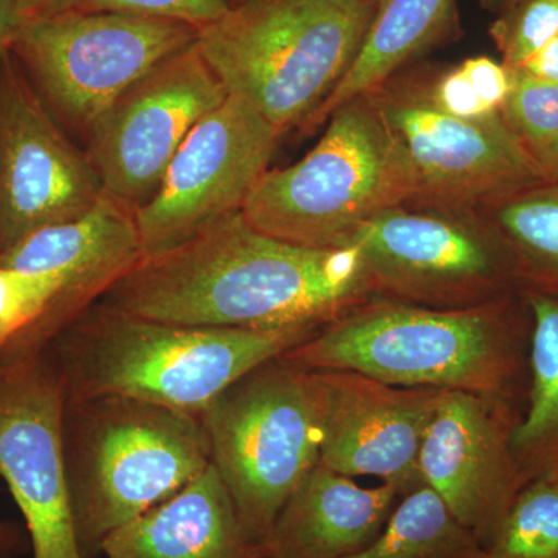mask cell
I'll list each match as a JSON object with an SVG mask.
<instances>
[{
	"label": "cell",
	"instance_id": "cell-1",
	"mask_svg": "<svg viewBox=\"0 0 558 558\" xmlns=\"http://www.w3.org/2000/svg\"><path fill=\"white\" fill-rule=\"evenodd\" d=\"M376 299L359 250L267 236L242 213L178 247L146 256L97 303L186 326H326Z\"/></svg>",
	"mask_w": 558,
	"mask_h": 558
},
{
	"label": "cell",
	"instance_id": "cell-2",
	"mask_svg": "<svg viewBox=\"0 0 558 558\" xmlns=\"http://www.w3.org/2000/svg\"><path fill=\"white\" fill-rule=\"evenodd\" d=\"M532 318L521 290L469 310L374 299L282 354L314 371H354L405 388L517 400L526 395Z\"/></svg>",
	"mask_w": 558,
	"mask_h": 558
},
{
	"label": "cell",
	"instance_id": "cell-3",
	"mask_svg": "<svg viewBox=\"0 0 558 558\" xmlns=\"http://www.w3.org/2000/svg\"><path fill=\"white\" fill-rule=\"evenodd\" d=\"M322 328H204L95 303L43 352L57 369L65 400L123 396L201 416L234 381Z\"/></svg>",
	"mask_w": 558,
	"mask_h": 558
},
{
	"label": "cell",
	"instance_id": "cell-4",
	"mask_svg": "<svg viewBox=\"0 0 558 558\" xmlns=\"http://www.w3.org/2000/svg\"><path fill=\"white\" fill-rule=\"evenodd\" d=\"M64 451L84 556L211 465L201 416L123 396L65 400Z\"/></svg>",
	"mask_w": 558,
	"mask_h": 558
},
{
	"label": "cell",
	"instance_id": "cell-5",
	"mask_svg": "<svg viewBox=\"0 0 558 558\" xmlns=\"http://www.w3.org/2000/svg\"><path fill=\"white\" fill-rule=\"evenodd\" d=\"M377 0H245L201 28L227 94L284 134L306 124L357 57Z\"/></svg>",
	"mask_w": 558,
	"mask_h": 558
},
{
	"label": "cell",
	"instance_id": "cell-6",
	"mask_svg": "<svg viewBox=\"0 0 558 558\" xmlns=\"http://www.w3.org/2000/svg\"><path fill=\"white\" fill-rule=\"evenodd\" d=\"M296 163L267 170L241 213L253 229L290 244L344 248L385 209L414 197L409 165L369 95L344 102Z\"/></svg>",
	"mask_w": 558,
	"mask_h": 558
},
{
	"label": "cell",
	"instance_id": "cell-7",
	"mask_svg": "<svg viewBox=\"0 0 558 558\" xmlns=\"http://www.w3.org/2000/svg\"><path fill=\"white\" fill-rule=\"evenodd\" d=\"M326 388L318 371L271 359L201 414L211 464L247 537L264 548L279 512L319 462Z\"/></svg>",
	"mask_w": 558,
	"mask_h": 558
},
{
	"label": "cell",
	"instance_id": "cell-8",
	"mask_svg": "<svg viewBox=\"0 0 558 558\" xmlns=\"http://www.w3.org/2000/svg\"><path fill=\"white\" fill-rule=\"evenodd\" d=\"M197 35L183 22L81 9L25 22L11 51L57 117L87 138L135 83Z\"/></svg>",
	"mask_w": 558,
	"mask_h": 558
},
{
	"label": "cell",
	"instance_id": "cell-9",
	"mask_svg": "<svg viewBox=\"0 0 558 558\" xmlns=\"http://www.w3.org/2000/svg\"><path fill=\"white\" fill-rule=\"evenodd\" d=\"M376 299L469 310L515 292L508 259L476 211L385 209L354 234Z\"/></svg>",
	"mask_w": 558,
	"mask_h": 558
},
{
	"label": "cell",
	"instance_id": "cell-10",
	"mask_svg": "<svg viewBox=\"0 0 558 558\" xmlns=\"http://www.w3.org/2000/svg\"><path fill=\"white\" fill-rule=\"evenodd\" d=\"M368 95L409 165L413 207L475 211L548 180L499 112L450 116L429 100L427 83L389 80Z\"/></svg>",
	"mask_w": 558,
	"mask_h": 558
},
{
	"label": "cell",
	"instance_id": "cell-11",
	"mask_svg": "<svg viewBox=\"0 0 558 558\" xmlns=\"http://www.w3.org/2000/svg\"><path fill=\"white\" fill-rule=\"evenodd\" d=\"M281 134L229 95L204 117L168 165L156 194L135 211L143 258L178 247L241 213Z\"/></svg>",
	"mask_w": 558,
	"mask_h": 558
},
{
	"label": "cell",
	"instance_id": "cell-12",
	"mask_svg": "<svg viewBox=\"0 0 558 558\" xmlns=\"http://www.w3.org/2000/svg\"><path fill=\"white\" fill-rule=\"evenodd\" d=\"M227 97L197 43L150 70L87 137L105 193L137 211L156 194L193 128Z\"/></svg>",
	"mask_w": 558,
	"mask_h": 558
},
{
	"label": "cell",
	"instance_id": "cell-13",
	"mask_svg": "<svg viewBox=\"0 0 558 558\" xmlns=\"http://www.w3.org/2000/svg\"><path fill=\"white\" fill-rule=\"evenodd\" d=\"M64 405L46 352L0 363V480L24 517L33 558H86L70 498Z\"/></svg>",
	"mask_w": 558,
	"mask_h": 558
},
{
	"label": "cell",
	"instance_id": "cell-14",
	"mask_svg": "<svg viewBox=\"0 0 558 558\" xmlns=\"http://www.w3.org/2000/svg\"><path fill=\"white\" fill-rule=\"evenodd\" d=\"M102 194L89 156L65 137L7 51L0 58V255L44 227L87 215Z\"/></svg>",
	"mask_w": 558,
	"mask_h": 558
},
{
	"label": "cell",
	"instance_id": "cell-15",
	"mask_svg": "<svg viewBox=\"0 0 558 558\" xmlns=\"http://www.w3.org/2000/svg\"><path fill=\"white\" fill-rule=\"evenodd\" d=\"M517 400L446 389L418 451L422 483L486 545L526 480L513 453Z\"/></svg>",
	"mask_w": 558,
	"mask_h": 558
},
{
	"label": "cell",
	"instance_id": "cell-16",
	"mask_svg": "<svg viewBox=\"0 0 558 558\" xmlns=\"http://www.w3.org/2000/svg\"><path fill=\"white\" fill-rule=\"evenodd\" d=\"M326 388L319 462L349 478L371 476L407 494L421 484L417 459L446 389L405 388L354 371H318Z\"/></svg>",
	"mask_w": 558,
	"mask_h": 558
},
{
	"label": "cell",
	"instance_id": "cell-17",
	"mask_svg": "<svg viewBox=\"0 0 558 558\" xmlns=\"http://www.w3.org/2000/svg\"><path fill=\"white\" fill-rule=\"evenodd\" d=\"M142 258L134 209L105 193L87 215L28 234L0 255V266L57 275L72 323Z\"/></svg>",
	"mask_w": 558,
	"mask_h": 558
},
{
	"label": "cell",
	"instance_id": "cell-18",
	"mask_svg": "<svg viewBox=\"0 0 558 558\" xmlns=\"http://www.w3.org/2000/svg\"><path fill=\"white\" fill-rule=\"evenodd\" d=\"M396 484L362 487L318 462L279 512L266 558H347L368 548L395 510Z\"/></svg>",
	"mask_w": 558,
	"mask_h": 558
},
{
	"label": "cell",
	"instance_id": "cell-19",
	"mask_svg": "<svg viewBox=\"0 0 558 558\" xmlns=\"http://www.w3.org/2000/svg\"><path fill=\"white\" fill-rule=\"evenodd\" d=\"M106 558H266L242 527L226 484L209 465L189 486L108 535Z\"/></svg>",
	"mask_w": 558,
	"mask_h": 558
},
{
	"label": "cell",
	"instance_id": "cell-20",
	"mask_svg": "<svg viewBox=\"0 0 558 558\" xmlns=\"http://www.w3.org/2000/svg\"><path fill=\"white\" fill-rule=\"evenodd\" d=\"M450 9L451 0H379L357 57L304 126L311 130L325 123L344 102L392 80L410 58L435 39Z\"/></svg>",
	"mask_w": 558,
	"mask_h": 558
},
{
	"label": "cell",
	"instance_id": "cell-21",
	"mask_svg": "<svg viewBox=\"0 0 558 558\" xmlns=\"http://www.w3.org/2000/svg\"><path fill=\"white\" fill-rule=\"evenodd\" d=\"M475 211L497 238L517 289L558 299V182L524 186Z\"/></svg>",
	"mask_w": 558,
	"mask_h": 558
},
{
	"label": "cell",
	"instance_id": "cell-22",
	"mask_svg": "<svg viewBox=\"0 0 558 558\" xmlns=\"http://www.w3.org/2000/svg\"><path fill=\"white\" fill-rule=\"evenodd\" d=\"M523 295L532 329L526 409L513 432V453L529 483L558 473V299L534 292Z\"/></svg>",
	"mask_w": 558,
	"mask_h": 558
},
{
	"label": "cell",
	"instance_id": "cell-23",
	"mask_svg": "<svg viewBox=\"0 0 558 558\" xmlns=\"http://www.w3.org/2000/svg\"><path fill=\"white\" fill-rule=\"evenodd\" d=\"M347 558H483V545L421 483L400 497L379 537Z\"/></svg>",
	"mask_w": 558,
	"mask_h": 558
},
{
	"label": "cell",
	"instance_id": "cell-24",
	"mask_svg": "<svg viewBox=\"0 0 558 558\" xmlns=\"http://www.w3.org/2000/svg\"><path fill=\"white\" fill-rule=\"evenodd\" d=\"M483 558H558V473L521 488Z\"/></svg>",
	"mask_w": 558,
	"mask_h": 558
},
{
	"label": "cell",
	"instance_id": "cell-25",
	"mask_svg": "<svg viewBox=\"0 0 558 558\" xmlns=\"http://www.w3.org/2000/svg\"><path fill=\"white\" fill-rule=\"evenodd\" d=\"M512 89L499 113L537 157L558 138V83L534 78L521 70H512Z\"/></svg>",
	"mask_w": 558,
	"mask_h": 558
},
{
	"label": "cell",
	"instance_id": "cell-26",
	"mask_svg": "<svg viewBox=\"0 0 558 558\" xmlns=\"http://www.w3.org/2000/svg\"><path fill=\"white\" fill-rule=\"evenodd\" d=\"M558 35V0H517L499 13L492 39L510 70L521 68Z\"/></svg>",
	"mask_w": 558,
	"mask_h": 558
},
{
	"label": "cell",
	"instance_id": "cell-27",
	"mask_svg": "<svg viewBox=\"0 0 558 558\" xmlns=\"http://www.w3.org/2000/svg\"><path fill=\"white\" fill-rule=\"evenodd\" d=\"M229 0H90L84 10L113 11L183 22L197 31L229 13Z\"/></svg>",
	"mask_w": 558,
	"mask_h": 558
},
{
	"label": "cell",
	"instance_id": "cell-28",
	"mask_svg": "<svg viewBox=\"0 0 558 558\" xmlns=\"http://www.w3.org/2000/svg\"><path fill=\"white\" fill-rule=\"evenodd\" d=\"M427 94L436 108L459 119H483L497 113L481 98L462 62L427 84Z\"/></svg>",
	"mask_w": 558,
	"mask_h": 558
},
{
	"label": "cell",
	"instance_id": "cell-29",
	"mask_svg": "<svg viewBox=\"0 0 558 558\" xmlns=\"http://www.w3.org/2000/svg\"><path fill=\"white\" fill-rule=\"evenodd\" d=\"M90 0H16L22 22L46 20L68 11L86 9Z\"/></svg>",
	"mask_w": 558,
	"mask_h": 558
},
{
	"label": "cell",
	"instance_id": "cell-30",
	"mask_svg": "<svg viewBox=\"0 0 558 558\" xmlns=\"http://www.w3.org/2000/svg\"><path fill=\"white\" fill-rule=\"evenodd\" d=\"M515 70H521L534 78L558 83V35Z\"/></svg>",
	"mask_w": 558,
	"mask_h": 558
},
{
	"label": "cell",
	"instance_id": "cell-31",
	"mask_svg": "<svg viewBox=\"0 0 558 558\" xmlns=\"http://www.w3.org/2000/svg\"><path fill=\"white\" fill-rule=\"evenodd\" d=\"M22 25L16 0H0V58L11 50Z\"/></svg>",
	"mask_w": 558,
	"mask_h": 558
},
{
	"label": "cell",
	"instance_id": "cell-32",
	"mask_svg": "<svg viewBox=\"0 0 558 558\" xmlns=\"http://www.w3.org/2000/svg\"><path fill=\"white\" fill-rule=\"evenodd\" d=\"M25 548L20 529L0 520V558H14Z\"/></svg>",
	"mask_w": 558,
	"mask_h": 558
},
{
	"label": "cell",
	"instance_id": "cell-33",
	"mask_svg": "<svg viewBox=\"0 0 558 558\" xmlns=\"http://www.w3.org/2000/svg\"><path fill=\"white\" fill-rule=\"evenodd\" d=\"M535 159L545 172L546 179L558 182V138L548 148L542 150Z\"/></svg>",
	"mask_w": 558,
	"mask_h": 558
},
{
	"label": "cell",
	"instance_id": "cell-34",
	"mask_svg": "<svg viewBox=\"0 0 558 558\" xmlns=\"http://www.w3.org/2000/svg\"><path fill=\"white\" fill-rule=\"evenodd\" d=\"M484 3L492 10H498L501 13L502 10L508 9L509 5H512L517 0H483Z\"/></svg>",
	"mask_w": 558,
	"mask_h": 558
},
{
	"label": "cell",
	"instance_id": "cell-35",
	"mask_svg": "<svg viewBox=\"0 0 558 558\" xmlns=\"http://www.w3.org/2000/svg\"><path fill=\"white\" fill-rule=\"evenodd\" d=\"M377 2H379V0H377Z\"/></svg>",
	"mask_w": 558,
	"mask_h": 558
},
{
	"label": "cell",
	"instance_id": "cell-36",
	"mask_svg": "<svg viewBox=\"0 0 558 558\" xmlns=\"http://www.w3.org/2000/svg\"><path fill=\"white\" fill-rule=\"evenodd\" d=\"M244 2H245V0H244Z\"/></svg>",
	"mask_w": 558,
	"mask_h": 558
}]
</instances>
